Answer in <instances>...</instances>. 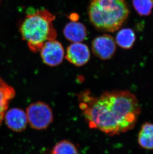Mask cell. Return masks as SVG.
Returning a JSON list of instances; mask_svg holds the SVG:
<instances>
[{
  "label": "cell",
  "instance_id": "cell-1",
  "mask_svg": "<svg viewBox=\"0 0 153 154\" xmlns=\"http://www.w3.org/2000/svg\"><path fill=\"white\" fill-rule=\"evenodd\" d=\"M78 100L88 126L110 136L132 129L141 111L136 96L127 90L105 92L98 96L85 90L78 95Z\"/></svg>",
  "mask_w": 153,
  "mask_h": 154
},
{
  "label": "cell",
  "instance_id": "cell-2",
  "mask_svg": "<svg viewBox=\"0 0 153 154\" xmlns=\"http://www.w3.org/2000/svg\"><path fill=\"white\" fill-rule=\"evenodd\" d=\"M55 16L45 9L28 14L20 28L21 36L31 51H40L44 44L57 36L54 26Z\"/></svg>",
  "mask_w": 153,
  "mask_h": 154
},
{
  "label": "cell",
  "instance_id": "cell-3",
  "mask_svg": "<svg viewBox=\"0 0 153 154\" xmlns=\"http://www.w3.org/2000/svg\"><path fill=\"white\" fill-rule=\"evenodd\" d=\"M129 10L125 0H91L88 14L92 25L98 31L114 32L122 26Z\"/></svg>",
  "mask_w": 153,
  "mask_h": 154
},
{
  "label": "cell",
  "instance_id": "cell-4",
  "mask_svg": "<svg viewBox=\"0 0 153 154\" xmlns=\"http://www.w3.org/2000/svg\"><path fill=\"white\" fill-rule=\"evenodd\" d=\"M28 123L32 128L38 130L46 129L53 120L50 107L44 102L32 103L26 110Z\"/></svg>",
  "mask_w": 153,
  "mask_h": 154
},
{
  "label": "cell",
  "instance_id": "cell-5",
  "mask_svg": "<svg viewBox=\"0 0 153 154\" xmlns=\"http://www.w3.org/2000/svg\"><path fill=\"white\" fill-rule=\"evenodd\" d=\"M40 51L44 63L52 67L61 64L65 55L62 44L55 39L45 42Z\"/></svg>",
  "mask_w": 153,
  "mask_h": 154
},
{
  "label": "cell",
  "instance_id": "cell-6",
  "mask_svg": "<svg viewBox=\"0 0 153 154\" xmlns=\"http://www.w3.org/2000/svg\"><path fill=\"white\" fill-rule=\"evenodd\" d=\"M92 48L94 54L98 58L108 60L114 55L116 46L112 36L104 34L97 36L92 41Z\"/></svg>",
  "mask_w": 153,
  "mask_h": 154
},
{
  "label": "cell",
  "instance_id": "cell-7",
  "mask_svg": "<svg viewBox=\"0 0 153 154\" xmlns=\"http://www.w3.org/2000/svg\"><path fill=\"white\" fill-rule=\"evenodd\" d=\"M90 56V50L86 45L81 42H75L68 47L65 57L74 66H82L88 63Z\"/></svg>",
  "mask_w": 153,
  "mask_h": 154
},
{
  "label": "cell",
  "instance_id": "cell-8",
  "mask_svg": "<svg viewBox=\"0 0 153 154\" xmlns=\"http://www.w3.org/2000/svg\"><path fill=\"white\" fill-rule=\"evenodd\" d=\"M4 119L8 128L16 132L24 131L28 124L26 112L19 108H13L7 110Z\"/></svg>",
  "mask_w": 153,
  "mask_h": 154
},
{
  "label": "cell",
  "instance_id": "cell-9",
  "mask_svg": "<svg viewBox=\"0 0 153 154\" xmlns=\"http://www.w3.org/2000/svg\"><path fill=\"white\" fill-rule=\"evenodd\" d=\"M65 38L72 43L81 42L87 36V30L83 23L76 21H71L64 28Z\"/></svg>",
  "mask_w": 153,
  "mask_h": 154
},
{
  "label": "cell",
  "instance_id": "cell-10",
  "mask_svg": "<svg viewBox=\"0 0 153 154\" xmlns=\"http://www.w3.org/2000/svg\"><path fill=\"white\" fill-rule=\"evenodd\" d=\"M15 95L16 92L13 87L0 78V126L4 120L9 102L15 97Z\"/></svg>",
  "mask_w": 153,
  "mask_h": 154
},
{
  "label": "cell",
  "instance_id": "cell-11",
  "mask_svg": "<svg viewBox=\"0 0 153 154\" xmlns=\"http://www.w3.org/2000/svg\"><path fill=\"white\" fill-rule=\"evenodd\" d=\"M140 147L146 150H153V124L146 122L142 125L138 136Z\"/></svg>",
  "mask_w": 153,
  "mask_h": 154
},
{
  "label": "cell",
  "instance_id": "cell-12",
  "mask_svg": "<svg viewBox=\"0 0 153 154\" xmlns=\"http://www.w3.org/2000/svg\"><path fill=\"white\" fill-rule=\"evenodd\" d=\"M136 41L134 31L129 28L123 29L117 32L116 42L117 45L124 49H129L133 47Z\"/></svg>",
  "mask_w": 153,
  "mask_h": 154
},
{
  "label": "cell",
  "instance_id": "cell-13",
  "mask_svg": "<svg viewBox=\"0 0 153 154\" xmlns=\"http://www.w3.org/2000/svg\"><path fill=\"white\" fill-rule=\"evenodd\" d=\"M51 154H79V152L73 143L64 140L55 144L51 151Z\"/></svg>",
  "mask_w": 153,
  "mask_h": 154
},
{
  "label": "cell",
  "instance_id": "cell-14",
  "mask_svg": "<svg viewBox=\"0 0 153 154\" xmlns=\"http://www.w3.org/2000/svg\"><path fill=\"white\" fill-rule=\"evenodd\" d=\"M132 4L136 12L142 16L150 15L153 9V0H132Z\"/></svg>",
  "mask_w": 153,
  "mask_h": 154
},
{
  "label": "cell",
  "instance_id": "cell-15",
  "mask_svg": "<svg viewBox=\"0 0 153 154\" xmlns=\"http://www.w3.org/2000/svg\"><path fill=\"white\" fill-rule=\"evenodd\" d=\"M0 3H1V0H0Z\"/></svg>",
  "mask_w": 153,
  "mask_h": 154
}]
</instances>
